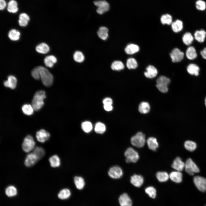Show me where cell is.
<instances>
[{
    "label": "cell",
    "instance_id": "6da1fadb",
    "mask_svg": "<svg viewBox=\"0 0 206 206\" xmlns=\"http://www.w3.org/2000/svg\"><path fill=\"white\" fill-rule=\"evenodd\" d=\"M36 73L41 79L43 84L45 86H51L53 82V77L48 70L45 67L38 66L35 67Z\"/></svg>",
    "mask_w": 206,
    "mask_h": 206
},
{
    "label": "cell",
    "instance_id": "7a4b0ae2",
    "mask_svg": "<svg viewBox=\"0 0 206 206\" xmlns=\"http://www.w3.org/2000/svg\"><path fill=\"white\" fill-rule=\"evenodd\" d=\"M46 98L45 92L43 90L36 92L35 94L32 101V106L34 110L38 111L44 105V99Z\"/></svg>",
    "mask_w": 206,
    "mask_h": 206
},
{
    "label": "cell",
    "instance_id": "3957f363",
    "mask_svg": "<svg viewBox=\"0 0 206 206\" xmlns=\"http://www.w3.org/2000/svg\"><path fill=\"white\" fill-rule=\"evenodd\" d=\"M130 141L133 146L138 148H141L145 144V136L142 132H138L131 138Z\"/></svg>",
    "mask_w": 206,
    "mask_h": 206
},
{
    "label": "cell",
    "instance_id": "277c9868",
    "mask_svg": "<svg viewBox=\"0 0 206 206\" xmlns=\"http://www.w3.org/2000/svg\"><path fill=\"white\" fill-rule=\"evenodd\" d=\"M184 169L185 172L190 175H193L200 171L198 167L191 158H189L186 160L185 163Z\"/></svg>",
    "mask_w": 206,
    "mask_h": 206
},
{
    "label": "cell",
    "instance_id": "5b68a950",
    "mask_svg": "<svg viewBox=\"0 0 206 206\" xmlns=\"http://www.w3.org/2000/svg\"><path fill=\"white\" fill-rule=\"evenodd\" d=\"M124 154L126 158V161L128 163H135L139 158L138 152L131 147L128 148L125 151Z\"/></svg>",
    "mask_w": 206,
    "mask_h": 206
},
{
    "label": "cell",
    "instance_id": "8992f818",
    "mask_svg": "<svg viewBox=\"0 0 206 206\" xmlns=\"http://www.w3.org/2000/svg\"><path fill=\"white\" fill-rule=\"evenodd\" d=\"M35 144L33 137L30 135L26 136L23 140L22 147L23 150L26 152H29L33 150Z\"/></svg>",
    "mask_w": 206,
    "mask_h": 206
},
{
    "label": "cell",
    "instance_id": "52a82bcc",
    "mask_svg": "<svg viewBox=\"0 0 206 206\" xmlns=\"http://www.w3.org/2000/svg\"><path fill=\"white\" fill-rule=\"evenodd\" d=\"M193 181L199 191L203 192H206V178L200 176H195L193 177Z\"/></svg>",
    "mask_w": 206,
    "mask_h": 206
},
{
    "label": "cell",
    "instance_id": "ba28073f",
    "mask_svg": "<svg viewBox=\"0 0 206 206\" xmlns=\"http://www.w3.org/2000/svg\"><path fill=\"white\" fill-rule=\"evenodd\" d=\"M94 3L98 7L96 11L100 14H102L109 9V3L104 0L95 1L94 2Z\"/></svg>",
    "mask_w": 206,
    "mask_h": 206
},
{
    "label": "cell",
    "instance_id": "9c48e42d",
    "mask_svg": "<svg viewBox=\"0 0 206 206\" xmlns=\"http://www.w3.org/2000/svg\"><path fill=\"white\" fill-rule=\"evenodd\" d=\"M108 175L111 178L118 179L123 175V171L122 169L118 166H114L110 168L108 172Z\"/></svg>",
    "mask_w": 206,
    "mask_h": 206
},
{
    "label": "cell",
    "instance_id": "30bf717a",
    "mask_svg": "<svg viewBox=\"0 0 206 206\" xmlns=\"http://www.w3.org/2000/svg\"><path fill=\"white\" fill-rule=\"evenodd\" d=\"M184 54L179 49L175 48L170 53V56L173 62H178L181 61L183 58Z\"/></svg>",
    "mask_w": 206,
    "mask_h": 206
},
{
    "label": "cell",
    "instance_id": "8fae6325",
    "mask_svg": "<svg viewBox=\"0 0 206 206\" xmlns=\"http://www.w3.org/2000/svg\"><path fill=\"white\" fill-rule=\"evenodd\" d=\"M36 136L39 142L43 143L48 140L50 137V134L48 132L42 129L37 132Z\"/></svg>",
    "mask_w": 206,
    "mask_h": 206
},
{
    "label": "cell",
    "instance_id": "7c38bea8",
    "mask_svg": "<svg viewBox=\"0 0 206 206\" xmlns=\"http://www.w3.org/2000/svg\"><path fill=\"white\" fill-rule=\"evenodd\" d=\"M38 158L33 152L27 154L25 161V164L27 167H31L34 165L39 160Z\"/></svg>",
    "mask_w": 206,
    "mask_h": 206
},
{
    "label": "cell",
    "instance_id": "4fadbf2b",
    "mask_svg": "<svg viewBox=\"0 0 206 206\" xmlns=\"http://www.w3.org/2000/svg\"><path fill=\"white\" fill-rule=\"evenodd\" d=\"M185 163L179 157H176L171 165L172 167L176 171L181 172L184 169Z\"/></svg>",
    "mask_w": 206,
    "mask_h": 206
},
{
    "label": "cell",
    "instance_id": "5bb4252c",
    "mask_svg": "<svg viewBox=\"0 0 206 206\" xmlns=\"http://www.w3.org/2000/svg\"><path fill=\"white\" fill-rule=\"evenodd\" d=\"M119 202L120 206H132V205L131 199L126 193H124L120 196Z\"/></svg>",
    "mask_w": 206,
    "mask_h": 206
},
{
    "label": "cell",
    "instance_id": "9a60e30c",
    "mask_svg": "<svg viewBox=\"0 0 206 206\" xmlns=\"http://www.w3.org/2000/svg\"><path fill=\"white\" fill-rule=\"evenodd\" d=\"M144 181L143 177L140 175L134 174L131 177L130 183L136 187H140L143 184Z\"/></svg>",
    "mask_w": 206,
    "mask_h": 206
},
{
    "label": "cell",
    "instance_id": "2e32d148",
    "mask_svg": "<svg viewBox=\"0 0 206 206\" xmlns=\"http://www.w3.org/2000/svg\"><path fill=\"white\" fill-rule=\"evenodd\" d=\"M17 83L16 77L10 75L8 77L7 80L4 82L3 84L5 87L13 89L16 88Z\"/></svg>",
    "mask_w": 206,
    "mask_h": 206
},
{
    "label": "cell",
    "instance_id": "e0dca14e",
    "mask_svg": "<svg viewBox=\"0 0 206 206\" xmlns=\"http://www.w3.org/2000/svg\"><path fill=\"white\" fill-rule=\"evenodd\" d=\"M169 176L171 180L175 183H179L182 181L183 175L181 171H172L169 174Z\"/></svg>",
    "mask_w": 206,
    "mask_h": 206
},
{
    "label": "cell",
    "instance_id": "ac0fdd59",
    "mask_svg": "<svg viewBox=\"0 0 206 206\" xmlns=\"http://www.w3.org/2000/svg\"><path fill=\"white\" fill-rule=\"evenodd\" d=\"M146 71L144 72V75L148 78H154L157 76L158 73L157 69L152 65L148 66L146 68Z\"/></svg>",
    "mask_w": 206,
    "mask_h": 206
},
{
    "label": "cell",
    "instance_id": "d6986e66",
    "mask_svg": "<svg viewBox=\"0 0 206 206\" xmlns=\"http://www.w3.org/2000/svg\"><path fill=\"white\" fill-rule=\"evenodd\" d=\"M146 142L149 148L153 151H156L159 147V144L157 140L154 137L148 138Z\"/></svg>",
    "mask_w": 206,
    "mask_h": 206
},
{
    "label": "cell",
    "instance_id": "ffe728a7",
    "mask_svg": "<svg viewBox=\"0 0 206 206\" xmlns=\"http://www.w3.org/2000/svg\"><path fill=\"white\" fill-rule=\"evenodd\" d=\"M7 11L10 13H16L19 10L17 3L15 0H10L7 4Z\"/></svg>",
    "mask_w": 206,
    "mask_h": 206
},
{
    "label": "cell",
    "instance_id": "44dd1931",
    "mask_svg": "<svg viewBox=\"0 0 206 206\" xmlns=\"http://www.w3.org/2000/svg\"><path fill=\"white\" fill-rule=\"evenodd\" d=\"M19 17L18 22L20 26L25 27L27 25L30 17L27 14L24 13H21L19 14Z\"/></svg>",
    "mask_w": 206,
    "mask_h": 206
},
{
    "label": "cell",
    "instance_id": "7402d4cb",
    "mask_svg": "<svg viewBox=\"0 0 206 206\" xmlns=\"http://www.w3.org/2000/svg\"><path fill=\"white\" fill-rule=\"evenodd\" d=\"M139 50V47L137 45L130 43L128 44L125 48V51L128 54L131 55L138 52Z\"/></svg>",
    "mask_w": 206,
    "mask_h": 206
},
{
    "label": "cell",
    "instance_id": "603a6c76",
    "mask_svg": "<svg viewBox=\"0 0 206 206\" xmlns=\"http://www.w3.org/2000/svg\"><path fill=\"white\" fill-rule=\"evenodd\" d=\"M187 69L188 73L191 75L197 76L199 74V68L195 64H189L187 66Z\"/></svg>",
    "mask_w": 206,
    "mask_h": 206
},
{
    "label": "cell",
    "instance_id": "cb8c5ba5",
    "mask_svg": "<svg viewBox=\"0 0 206 206\" xmlns=\"http://www.w3.org/2000/svg\"><path fill=\"white\" fill-rule=\"evenodd\" d=\"M171 26L172 29L174 32H178L183 28V22L181 20L177 19L172 23Z\"/></svg>",
    "mask_w": 206,
    "mask_h": 206
},
{
    "label": "cell",
    "instance_id": "d4e9b609",
    "mask_svg": "<svg viewBox=\"0 0 206 206\" xmlns=\"http://www.w3.org/2000/svg\"><path fill=\"white\" fill-rule=\"evenodd\" d=\"M44 62L46 66L52 68L54 64L57 62V59L54 56L49 55L45 57Z\"/></svg>",
    "mask_w": 206,
    "mask_h": 206
},
{
    "label": "cell",
    "instance_id": "484cf974",
    "mask_svg": "<svg viewBox=\"0 0 206 206\" xmlns=\"http://www.w3.org/2000/svg\"><path fill=\"white\" fill-rule=\"evenodd\" d=\"M108 29L105 27H100L97 32V34L99 37L103 40H106L108 37Z\"/></svg>",
    "mask_w": 206,
    "mask_h": 206
},
{
    "label": "cell",
    "instance_id": "4316f807",
    "mask_svg": "<svg viewBox=\"0 0 206 206\" xmlns=\"http://www.w3.org/2000/svg\"><path fill=\"white\" fill-rule=\"evenodd\" d=\"M150 107L149 104L145 102H141L139 105L138 110L140 112L143 114L148 113L150 110Z\"/></svg>",
    "mask_w": 206,
    "mask_h": 206
},
{
    "label": "cell",
    "instance_id": "83f0119b",
    "mask_svg": "<svg viewBox=\"0 0 206 206\" xmlns=\"http://www.w3.org/2000/svg\"><path fill=\"white\" fill-rule=\"evenodd\" d=\"M206 35V32L203 30L197 31L194 33L195 39L200 42L204 41Z\"/></svg>",
    "mask_w": 206,
    "mask_h": 206
},
{
    "label": "cell",
    "instance_id": "f1b7e54d",
    "mask_svg": "<svg viewBox=\"0 0 206 206\" xmlns=\"http://www.w3.org/2000/svg\"><path fill=\"white\" fill-rule=\"evenodd\" d=\"M186 55L187 58L190 60L194 59L197 56L196 50L193 46H190L187 48Z\"/></svg>",
    "mask_w": 206,
    "mask_h": 206
},
{
    "label": "cell",
    "instance_id": "f546056e",
    "mask_svg": "<svg viewBox=\"0 0 206 206\" xmlns=\"http://www.w3.org/2000/svg\"><path fill=\"white\" fill-rule=\"evenodd\" d=\"M35 49L36 51L39 53L46 54L49 51V48L47 44L43 43L37 45Z\"/></svg>",
    "mask_w": 206,
    "mask_h": 206
},
{
    "label": "cell",
    "instance_id": "4dcf8cb0",
    "mask_svg": "<svg viewBox=\"0 0 206 206\" xmlns=\"http://www.w3.org/2000/svg\"><path fill=\"white\" fill-rule=\"evenodd\" d=\"M184 147L188 151L193 152L195 150L197 147V144L195 142L191 140H187L184 143Z\"/></svg>",
    "mask_w": 206,
    "mask_h": 206
},
{
    "label": "cell",
    "instance_id": "1f68e13d",
    "mask_svg": "<svg viewBox=\"0 0 206 206\" xmlns=\"http://www.w3.org/2000/svg\"><path fill=\"white\" fill-rule=\"evenodd\" d=\"M74 182L76 188L79 190L83 189L85 183L84 179L80 176H75L74 178Z\"/></svg>",
    "mask_w": 206,
    "mask_h": 206
},
{
    "label": "cell",
    "instance_id": "d6a6232c",
    "mask_svg": "<svg viewBox=\"0 0 206 206\" xmlns=\"http://www.w3.org/2000/svg\"><path fill=\"white\" fill-rule=\"evenodd\" d=\"M156 177L158 180L161 182L167 181L169 179V176L168 174L165 171H159L156 174Z\"/></svg>",
    "mask_w": 206,
    "mask_h": 206
},
{
    "label": "cell",
    "instance_id": "836d02e7",
    "mask_svg": "<svg viewBox=\"0 0 206 206\" xmlns=\"http://www.w3.org/2000/svg\"><path fill=\"white\" fill-rule=\"evenodd\" d=\"M49 161L51 166L53 167H59L60 164V159L57 155H54L49 159Z\"/></svg>",
    "mask_w": 206,
    "mask_h": 206
},
{
    "label": "cell",
    "instance_id": "e575fe53",
    "mask_svg": "<svg viewBox=\"0 0 206 206\" xmlns=\"http://www.w3.org/2000/svg\"><path fill=\"white\" fill-rule=\"evenodd\" d=\"M20 33L15 29H12L9 32L8 36L10 39L12 41H16L19 40L20 38Z\"/></svg>",
    "mask_w": 206,
    "mask_h": 206
},
{
    "label": "cell",
    "instance_id": "d590c367",
    "mask_svg": "<svg viewBox=\"0 0 206 206\" xmlns=\"http://www.w3.org/2000/svg\"><path fill=\"white\" fill-rule=\"evenodd\" d=\"M193 39V37L191 34L188 32L185 33L182 37L183 42L187 45L191 44L192 43Z\"/></svg>",
    "mask_w": 206,
    "mask_h": 206
},
{
    "label": "cell",
    "instance_id": "8d00e7d4",
    "mask_svg": "<svg viewBox=\"0 0 206 206\" xmlns=\"http://www.w3.org/2000/svg\"><path fill=\"white\" fill-rule=\"evenodd\" d=\"M161 23L163 25L171 24L172 22V17L171 15L169 14L163 15L160 19Z\"/></svg>",
    "mask_w": 206,
    "mask_h": 206
},
{
    "label": "cell",
    "instance_id": "74e56055",
    "mask_svg": "<svg viewBox=\"0 0 206 206\" xmlns=\"http://www.w3.org/2000/svg\"><path fill=\"white\" fill-rule=\"evenodd\" d=\"M124 67L123 63L121 61L116 60L113 62L111 65V69L115 71L123 70Z\"/></svg>",
    "mask_w": 206,
    "mask_h": 206
},
{
    "label": "cell",
    "instance_id": "f35d334b",
    "mask_svg": "<svg viewBox=\"0 0 206 206\" xmlns=\"http://www.w3.org/2000/svg\"><path fill=\"white\" fill-rule=\"evenodd\" d=\"M106 130V126L103 123L99 122L96 124L94 127V130L96 133L99 134H102L105 132Z\"/></svg>",
    "mask_w": 206,
    "mask_h": 206
},
{
    "label": "cell",
    "instance_id": "ab89813d",
    "mask_svg": "<svg viewBox=\"0 0 206 206\" xmlns=\"http://www.w3.org/2000/svg\"><path fill=\"white\" fill-rule=\"evenodd\" d=\"M21 108L23 112L25 115H30L33 113L34 109L30 104H25L22 106Z\"/></svg>",
    "mask_w": 206,
    "mask_h": 206
},
{
    "label": "cell",
    "instance_id": "60d3db41",
    "mask_svg": "<svg viewBox=\"0 0 206 206\" xmlns=\"http://www.w3.org/2000/svg\"><path fill=\"white\" fill-rule=\"evenodd\" d=\"M70 195V190L67 189H64L60 191L58 195V197L60 199H65L68 198Z\"/></svg>",
    "mask_w": 206,
    "mask_h": 206
},
{
    "label": "cell",
    "instance_id": "b9f144b4",
    "mask_svg": "<svg viewBox=\"0 0 206 206\" xmlns=\"http://www.w3.org/2000/svg\"><path fill=\"white\" fill-rule=\"evenodd\" d=\"M127 68L130 69H135L138 66V63L136 59L133 58H128L126 63Z\"/></svg>",
    "mask_w": 206,
    "mask_h": 206
},
{
    "label": "cell",
    "instance_id": "7bdbcfd3",
    "mask_svg": "<svg viewBox=\"0 0 206 206\" xmlns=\"http://www.w3.org/2000/svg\"><path fill=\"white\" fill-rule=\"evenodd\" d=\"M5 192L7 196L9 197H12L17 195V191L16 188L14 186L11 185L6 188Z\"/></svg>",
    "mask_w": 206,
    "mask_h": 206
},
{
    "label": "cell",
    "instance_id": "ee69618b",
    "mask_svg": "<svg viewBox=\"0 0 206 206\" xmlns=\"http://www.w3.org/2000/svg\"><path fill=\"white\" fill-rule=\"evenodd\" d=\"M39 160L44 156L45 152L44 149L40 146H36L33 152Z\"/></svg>",
    "mask_w": 206,
    "mask_h": 206
},
{
    "label": "cell",
    "instance_id": "f6af8a7d",
    "mask_svg": "<svg viewBox=\"0 0 206 206\" xmlns=\"http://www.w3.org/2000/svg\"><path fill=\"white\" fill-rule=\"evenodd\" d=\"M81 128L86 133L90 132L93 128L92 123L89 121H85L81 124Z\"/></svg>",
    "mask_w": 206,
    "mask_h": 206
},
{
    "label": "cell",
    "instance_id": "bcb514c9",
    "mask_svg": "<svg viewBox=\"0 0 206 206\" xmlns=\"http://www.w3.org/2000/svg\"><path fill=\"white\" fill-rule=\"evenodd\" d=\"M73 58L76 62L81 63L84 61V56L81 52L78 51H76L74 54Z\"/></svg>",
    "mask_w": 206,
    "mask_h": 206
},
{
    "label": "cell",
    "instance_id": "7dc6e473",
    "mask_svg": "<svg viewBox=\"0 0 206 206\" xmlns=\"http://www.w3.org/2000/svg\"><path fill=\"white\" fill-rule=\"evenodd\" d=\"M195 7L197 9L203 11L206 9V3L203 0H197L195 2Z\"/></svg>",
    "mask_w": 206,
    "mask_h": 206
},
{
    "label": "cell",
    "instance_id": "c3c4849f",
    "mask_svg": "<svg viewBox=\"0 0 206 206\" xmlns=\"http://www.w3.org/2000/svg\"><path fill=\"white\" fill-rule=\"evenodd\" d=\"M157 84L165 85L168 86L170 82V80L167 77L162 76L159 77L157 80Z\"/></svg>",
    "mask_w": 206,
    "mask_h": 206
},
{
    "label": "cell",
    "instance_id": "681fc988",
    "mask_svg": "<svg viewBox=\"0 0 206 206\" xmlns=\"http://www.w3.org/2000/svg\"><path fill=\"white\" fill-rule=\"evenodd\" d=\"M145 192L150 197L152 198H155L156 195V191L153 187L149 186L146 187L145 189Z\"/></svg>",
    "mask_w": 206,
    "mask_h": 206
},
{
    "label": "cell",
    "instance_id": "f907efd6",
    "mask_svg": "<svg viewBox=\"0 0 206 206\" xmlns=\"http://www.w3.org/2000/svg\"><path fill=\"white\" fill-rule=\"evenodd\" d=\"M168 86L159 84H157L156 86L159 90L161 92L165 93L167 92L168 90Z\"/></svg>",
    "mask_w": 206,
    "mask_h": 206
},
{
    "label": "cell",
    "instance_id": "816d5d0a",
    "mask_svg": "<svg viewBox=\"0 0 206 206\" xmlns=\"http://www.w3.org/2000/svg\"><path fill=\"white\" fill-rule=\"evenodd\" d=\"M112 100L108 97L105 98L103 101V103L104 105H112Z\"/></svg>",
    "mask_w": 206,
    "mask_h": 206
},
{
    "label": "cell",
    "instance_id": "f5cc1de1",
    "mask_svg": "<svg viewBox=\"0 0 206 206\" xmlns=\"http://www.w3.org/2000/svg\"><path fill=\"white\" fill-rule=\"evenodd\" d=\"M7 6V3L5 0H0V9L1 10H4Z\"/></svg>",
    "mask_w": 206,
    "mask_h": 206
},
{
    "label": "cell",
    "instance_id": "db71d44e",
    "mask_svg": "<svg viewBox=\"0 0 206 206\" xmlns=\"http://www.w3.org/2000/svg\"><path fill=\"white\" fill-rule=\"evenodd\" d=\"M104 110L107 111H110L113 109V106L112 105H104Z\"/></svg>",
    "mask_w": 206,
    "mask_h": 206
},
{
    "label": "cell",
    "instance_id": "11a10c76",
    "mask_svg": "<svg viewBox=\"0 0 206 206\" xmlns=\"http://www.w3.org/2000/svg\"><path fill=\"white\" fill-rule=\"evenodd\" d=\"M200 54L202 57L206 59V47L201 52Z\"/></svg>",
    "mask_w": 206,
    "mask_h": 206
},
{
    "label": "cell",
    "instance_id": "9f6ffc18",
    "mask_svg": "<svg viewBox=\"0 0 206 206\" xmlns=\"http://www.w3.org/2000/svg\"><path fill=\"white\" fill-rule=\"evenodd\" d=\"M205 105L206 106V98L205 99Z\"/></svg>",
    "mask_w": 206,
    "mask_h": 206
},
{
    "label": "cell",
    "instance_id": "6f0895ef",
    "mask_svg": "<svg viewBox=\"0 0 206 206\" xmlns=\"http://www.w3.org/2000/svg\"><path fill=\"white\" fill-rule=\"evenodd\" d=\"M205 206H206V204L205 205Z\"/></svg>",
    "mask_w": 206,
    "mask_h": 206
}]
</instances>
